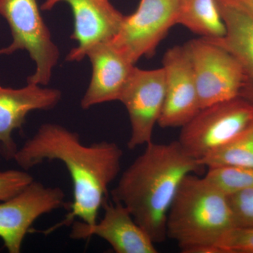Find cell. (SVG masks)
Instances as JSON below:
<instances>
[{
  "label": "cell",
  "instance_id": "6da1fadb",
  "mask_svg": "<svg viewBox=\"0 0 253 253\" xmlns=\"http://www.w3.org/2000/svg\"><path fill=\"white\" fill-rule=\"evenodd\" d=\"M123 155L116 143L103 141L85 145L77 132L62 126L42 125L18 149L15 162L27 171L44 161H61L67 168L73 189L69 212L62 220L42 233L48 235L63 226H71L76 219L95 224L110 184L121 172Z\"/></svg>",
  "mask_w": 253,
  "mask_h": 253
},
{
  "label": "cell",
  "instance_id": "5b68a950",
  "mask_svg": "<svg viewBox=\"0 0 253 253\" xmlns=\"http://www.w3.org/2000/svg\"><path fill=\"white\" fill-rule=\"evenodd\" d=\"M253 126V104L242 97L200 110L181 127V147L199 160L219 149Z\"/></svg>",
  "mask_w": 253,
  "mask_h": 253
},
{
  "label": "cell",
  "instance_id": "277c9868",
  "mask_svg": "<svg viewBox=\"0 0 253 253\" xmlns=\"http://www.w3.org/2000/svg\"><path fill=\"white\" fill-rule=\"evenodd\" d=\"M0 16L7 21L12 36L9 46L0 54L25 50L36 63L27 83L45 86L59 59V50L40 11L37 0H0Z\"/></svg>",
  "mask_w": 253,
  "mask_h": 253
},
{
  "label": "cell",
  "instance_id": "ffe728a7",
  "mask_svg": "<svg viewBox=\"0 0 253 253\" xmlns=\"http://www.w3.org/2000/svg\"><path fill=\"white\" fill-rule=\"evenodd\" d=\"M236 226H253V189L228 196Z\"/></svg>",
  "mask_w": 253,
  "mask_h": 253
},
{
  "label": "cell",
  "instance_id": "d6986e66",
  "mask_svg": "<svg viewBox=\"0 0 253 253\" xmlns=\"http://www.w3.org/2000/svg\"><path fill=\"white\" fill-rule=\"evenodd\" d=\"M221 253H253V226L229 231L217 246Z\"/></svg>",
  "mask_w": 253,
  "mask_h": 253
},
{
  "label": "cell",
  "instance_id": "e0dca14e",
  "mask_svg": "<svg viewBox=\"0 0 253 253\" xmlns=\"http://www.w3.org/2000/svg\"><path fill=\"white\" fill-rule=\"evenodd\" d=\"M204 168H253V126L199 160Z\"/></svg>",
  "mask_w": 253,
  "mask_h": 253
},
{
  "label": "cell",
  "instance_id": "7a4b0ae2",
  "mask_svg": "<svg viewBox=\"0 0 253 253\" xmlns=\"http://www.w3.org/2000/svg\"><path fill=\"white\" fill-rule=\"evenodd\" d=\"M204 168L179 141H151L123 173L111 191L112 200L127 208L155 244H161L167 239L168 212L181 182Z\"/></svg>",
  "mask_w": 253,
  "mask_h": 253
},
{
  "label": "cell",
  "instance_id": "8fae6325",
  "mask_svg": "<svg viewBox=\"0 0 253 253\" xmlns=\"http://www.w3.org/2000/svg\"><path fill=\"white\" fill-rule=\"evenodd\" d=\"M163 68L166 95L158 124L162 128H181L201 109L194 70L185 46L168 49L163 56Z\"/></svg>",
  "mask_w": 253,
  "mask_h": 253
},
{
  "label": "cell",
  "instance_id": "9c48e42d",
  "mask_svg": "<svg viewBox=\"0 0 253 253\" xmlns=\"http://www.w3.org/2000/svg\"><path fill=\"white\" fill-rule=\"evenodd\" d=\"M65 194L59 187L33 181L21 192L0 204V239L9 253L21 252L32 226L43 214L62 208Z\"/></svg>",
  "mask_w": 253,
  "mask_h": 253
},
{
  "label": "cell",
  "instance_id": "9a60e30c",
  "mask_svg": "<svg viewBox=\"0 0 253 253\" xmlns=\"http://www.w3.org/2000/svg\"><path fill=\"white\" fill-rule=\"evenodd\" d=\"M217 3L226 33L208 41L229 51L239 63L244 76L241 97L253 104V16L236 0H217Z\"/></svg>",
  "mask_w": 253,
  "mask_h": 253
},
{
  "label": "cell",
  "instance_id": "44dd1931",
  "mask_svg": "<svg viewBox=\"0 0 253 253\" xmlns=\"http://www.w3.org/2000/svg\"><path fill=\"white\" fill-rule=\"evenodd\" d=\"M33 181V176L24 169L0 170V201L14 197Z\"/></svg>",
  "mask_w": 253,
  "mask_h": 253
},
{
  "label": "cell",
  "instance_id": "4fadbf2b",
  "mask_svg": "<svg viewBox=\"0 0 253 253\" xmlns=\"http://www.w3.org/2000/svg\"><path fill=\"white\" fill-rule=\"evenodd\" d=\"M61 91L27 83L19 89L0 86V154L6 161L14 160L18 147L13 132L21 129L26 116L33 111H47L56 107Z\"/></svg>",
  "mask_w": 253,
  "mask_h": 253
},
{
  "label": "cell",
  "instance_id": "8992f818",
  "mask_svg": "<svg viewBox=\"0 0 253 253\" xmlns=\"http://www.w3.org/2000/svg\"><path fill=\"white\" fill-rule=\"evenodd\" d=\"M184 46L192 64L201 109L241 97L244 73L229 51L202 38Z\"/></svg>",
  "mask_w": 253,
  "mask_h": 253
},
{
  "label": "cell",
  "instance_id": "3957f363",
  "mask_svg": "<svg viewBox=\"0 0 253 253\" xmlns=\"http://www.w3.org/2000/svg\"><path fill=\"white\" fill-rule=\"evenodd\" d=\"M236 227L227 195L204 177L188 174L168 212L167 239L184 253H221L217 246Z\"/></svg>",
  "mask_w": 253,
  "mask_h": 253
},
{
  "label": "cell",
  "instance_id": "52a82bcc",
  "mask_svg": "<svg viewBox=\"0 0 253 253\" xmlns=\"http://www.w3.org/2000/svg\"><path fill=\"white\" fill-rule=\"evenodd\" d=\"M179 0H140L133 14L125 16L111 43L135 65L152 57L169 30L177 24Z\"/></svg>",
  "mask_w": 253,
  "mask_h": 253
},
{
  "label": "cell",
  "instance_id": "2e32d148",
  "mask_svg": "<svg viewBox=\"0 0 253 253\" xmlns=\"http://www.w3.org/2000/svg\"><path fill=\"white\" fill-rule=\"evenodd\" d=\"M177 24L206 40L219 39L226 33L217 0H179Z\"/></svg>",
  "mask_w": 253,
  "mask_h": 253
},
{
  "label": "cell",
  "instance_id": "30bf717a",
  "mask_svg": "<svg viewBox=\"0 0 253 253\" xmlns=\"http://www.w3.org/2000/svg\"><path fill=\"white\" fill-rule=\"evenodd\" d=\"M65 2L72 11L73 32L71 39L77 42L66 56V61H81L93 46L112 41L122 24L124 15L111 0H45L41 9L50 11Z\"/></svg>",
  "mask_w": 253,
  "mask_h": 253
},
{
  "label": "cell",
  "instance_id": "7402d4cb",
  "mask_svg": "<svg viewBox=\"0 0 253 253\" xmlns=\"http://www.w3.org/2000/svg\"><path fill=\"white\" fill-rule=\"evenodd\" d=\"M253 16V0H236Z\"/></svg>",
  "mask_w": 253,
  "mask_h": 253
},
{
  "label": "cell",
  "instance_id": "ac0fdd59",
  "mask_svg": "<svg viewBox=\"0 0 253 253\" xmlns=\"http://www.w3.org/2000/svg\"><path fill=\"white\" fill-rule=\"evenodd\" d=\"M205 177L227 196L253 189V168H208Z\"/></svg>",
  "mask_w": 253,
  "mask_h": 253
},
{
  "label": "cell",
  "instance_id": "5bb4252c",
  "mask_svg": "<svg viewBox=\"0 0 253 253\" xmlns=\"http://www.w3.org/2000/svg\"><path fill=\"white\" fill-rule=\"evenodd\" d=\"M86 57L90 61L92 73L90 83L81 100L83 109L119 101L135 67L134 64L111 41L93 46Z\"/></svg>",
  "mask_w": 253,
  "mask_h": 253
},
{
  "label": "cell",
  "instance_id": "ba28073f",
  "mask_svg": "<svg viewBox=\"0 0 253 253\" xmlns=\"http://www.w3.org/2000/svg\"><path fill=\"white\" fill-rule=\"evenodd\" d=\"M166 74L164 68L144 70L134 67L119 101L127 111L131 135L130 150L149 144L164 104Z\"/></svg>",
  "mask_w": 253,
  "mask_h": 253
},
{
  "label": "cell",
  "instance_id": "7c38bea8",
  "mask_svg": "<svg viewBox=\"0 0 253 253\" xmlns=\"http://www.w3.org/2000/svg\"><path fill=\"white\" fill-rule=\"evenodd\" d=\"M104 216L99 222L88 224L75 220L70 237L86 240L96 236L104 239L116 253H157L155 243L134 220L127 208L121 203L105 201Z\"/></svg>",
  "mask_w": 253,
  "mask_h": 253
}]
</instances>
